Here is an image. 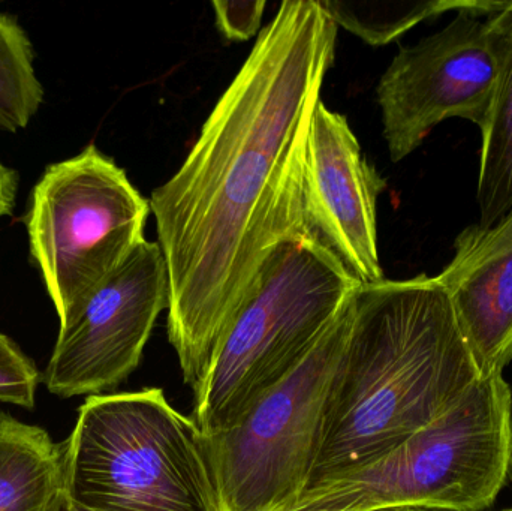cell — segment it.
<instances>
[{
  "instance_id": "cell-1",
  "label": "cell",
  "mask_w": 512,
  "mask_h": 511,
  "mask_svg": "<svg viewBox=\"0 0 512 511\" xmlns=\"http://www.w3.org/2000/svg\"><path fill=\"white\" fill-rule=\"evenodd\" d=\"M336 36L319 0L283 2L182 167L150 195L168 339L194 392L271 249L306 234L304 149Z\"/></svg>"
},
{
  "instance_id": "cell-2",
  "label": "cell",
  "mask_w": 512,
  "mask_h": 511,
  "mask_svg": "<svg viewBox=\"0 0 512 511\" xmlns=\"http://www.w3.org/2000/svg\"><path fill=\"white\" fill-rule=\"evenodd\" d=\"M481 378L436 276L360 285L306 491L393 452Z\"/></svg>"
},
{
  "instance_id": "cell-3",
  "label": "cell",
  "mask_w": 512,
  "mask_h": 511,
  "mask_svg": "<svg viewBox=\"0 0 512 511\" xmlns=\"http://www.w3.org/2000/svg\"><path fill=\"white\" fill-rule=\"evenodd\" d=\"M360 285L306 234L274 246L194 392L201 432L236 425L300 368Z\"/></svg>"
},
{
  "instance_id": "cell-4",
  "label": "cell",
  "mask_w": 512,
  "mask_h": 511,
  "mask_svg": "<svg viewBox=\"0 0 512 511\" xmlns=\"http://www.w3.org/2000/svg\"><path fill=\"white\" fill-rule=\"evenodd\" d=\"M63 447V491L90 511H221L203 432L162 389L90 396Z\"/></svg>"
},
{
  "instance_id": "cell-5",
  "label": "cell",
  "mask_w": 512,
  "mask_h": 511,
  "mask_svg": "<svg viewBox=\"0 0 512 511\" xmlns=\"http://www.w3.org/2000/svg\"><path fill=\"white\" fill-rule=\"evenodd\" d=\"M511 458V387L489 375L393 452L304 492L288 511H483L504 489Z\"/></svg>"
},
{
  "instance_id": "cell-6",
  "label": "cell",
  "mask_w": 512,
  "mask_h": 511,
  "mask_svg": "<svg viewBox=\"0 0 512 511\" xmlns=\"http://www.w3.org/2000/svg\"><path fill=\"white\" fill-rule=\"evenodd\" d=\"M150 213L126 171L95 144L45 168L24 222L59 324L146 240Z\"/></svg>"
},
{
  "instance_id": "cell-7",
  "label": "cell",
  "mask_w": 512,
  "mask_h": 511,
  "mask_svg": "<svg viewBox=\"0 0 512 511\" xmlns=\"http://www.w3.org/2000/svg\"><path fill=\"white\" fill-rule=\"evenodd\" d=\"M351 303L352 297L300 368L236 425L203 434L221 511H288L306 492Z\"/></svg>"
},
{
  "instance_id": "cell-8",
  "label": "cell",
  "mask_w": 512,
  "mask_h": 511,
  "mask_svg": "<svg viewBox=\"0 0 512 511\" xmlns=\"http://www.w3.org/2000/svg\"><path fill=\"white\" fill-rule=\"evenodd\" d=\"M484 0L432 35L403 47L379 80L384 138L391 161L411 155L444 120L459 117L484 128L502 69V36Z\"/></svg>"
},
{
  "instance_id": "cell-9",
  "label": "cell",
  "mask_w": 512,
  "mask_h": 511,
  "mask_svg": "<svg viewBox=\"0 0 512 511\" xmlns=\"http://www.w3.org/2000/svg\"><path fill=\"white\" fill-rule=\"evenodd\" d=\"M168 270L158 242L144 240L74 314L59 324L45 369L59 398L104 395L140 365L159 314L168 309Z\"/></svg>"
},
{
  "instance_id": "cell-10",
  "label": "cell",
  "mask_w": 512,
  "mask_h": 511,
  "mask_svg": "<svg viewBox=\"0 0 512 511\" xmlns=\"http://www.w3.org/2000/svg\"><path fill=\"white\" fill-rule=\"evenodd\" d=\"M385 189L346 117L319 101L304 149V233L361 285L385 279L378 249V198Z\"/></svg>"
},
{
  "instance_id": "cell-11",
  "label": "cell",
  "mask_w": 512,
  "mask_h": 511,
  "mask_svg": "<svg viewBox=\"0 0 512 511\" xmlns=\"http://www.w3.org/2000/svg\"><path fill=\"white\" fill-rule=\"evenodd\" d=\"M483 377L512 362V209L489 228H465L436 275Z\"/></svg>"
},
{
  "instance_id": "cell-12",
  "label": "cell",
  "mask_w": 512,
  "mask_h": 511,
  "mask_svg": "<svg viewBox=\"0 0 512 511\" xmlns=\"http://www.w3.org/2000/svg\"><path fill=\"white\" fill-rule=\"evenodd\" d=\"M62 492V444L0 411V511H48Z\"/></svg>"
},
{
  "instance_id": "cell-13",
  "label": "cell",
  "mask_w": 512,
  "mask_h": 511,
  "mask_svg": "<svg viewBox=\"0 0 512 511\" xmlns=\"http://www.w3.org/2000/svg\"><path fill=\"white\" fill-rule=\"evenodd\" d=\"M492 15L502 36L498 92L481 129L478 168V227L489 228L512 209V0H492Z\"/></svg>"
},
{
  "instance_id": "cell-14",
  "label": "cell",
  "mask_w": 512,
  "mask_h": 511,
  "mask_svg": "<svg viewBox=\"0 0 512 511\" xmlns=\"http://www.w3.org/2000/svg\"><path fill=\"white\" fill-rule=\"evenodd\" d=\"M328 17L372 45L399 38L421 21L460 11L469 0H319Z\"/></svg>"
},
{
  "instance_id": "cell-15",
  "label": "cell",
  "mask_w": 512,
  "mask_h": 511,
  "mask_svg": "<svg viewBox=\"0 0 512 511\" xmlns=\"http://www.w3.org/2000/svg\"><path fill=\"white\" fill-rule=\"evenodd\" d=\"M42 101L32 42L12 15L0 11V129L26 128Z\"/></svg>"
},
{
  "instance_id": "cell-16",
  "label": "cell",
  "mask_w": 512,
  "mask_h": 511,
  "mask_svg": "<svg viewBox=\"0 0 512 511\" xmlns=\"http://www.w3.org/2000/svg\"><path fill=\"white\" fill-rule=\"evenodd\" d=\"M41 380L35 363L0 332V402L33 410Z\"/></svg>"
},
{
  "instance_id": "cell-17",
  "label": "cell",
  "mask_w": 512,
  "mask_h": 511,
  "mask_svg": "<svg viewBox=\"0 0 512 511\" xmlns=\"http://www.w3.org/2000/svg\"><path fill=\"white\" fill-rule=\"evenodd\" d=\"M212 6L215 9L216 26L219 32L230 41H246L258 32L267 3L264 0H242V2L216 0Z\"/></svg>"
},
{
  "instance_id": "cell-18",
  "label": "cell",
  "mask_w": 512,
  "mask_h": 511,
  "mask_svg": "<svg viewBox=\"0 0 512 511\" xmlns=\"http://www.w3.org/2000/svg\"><path fill=\"white\" fill-rule=\"evenodd\" d=\"M18 174L0 159V219L12 215L17 201Z\"/></svg>"
},
{
  "instance_id": "cell-19",
  "label": "cell",
  "mask_w": 512,
  "mask_h": 511,
  "mask_svg": "<svg viewBox=\"0 0 512 511\" xmlns=\"http://www.w3.org/2000/svg\"><path fill=\"white\" fill-rule=\"evenodd\" d=\"M48 511H90L84 509V507L78 506L77 503L71 500L68 495L65 494V491L57 497V500L54 501L53 506Z\"/></svg>"
},
{
  "instance_id": "cell-20",
  "label": "cell",
  "mask_w": 512,
  "mask_h": 511,
  "mask_svg": "<svg viewBox=\"0 0 512 511\" xmlns=\"http://www.w3.org/2000/svg\"><path fill=\"white\" fill-rule=\"evenodd\" d=\"M370 511H426L421 509H405V507H400V509H378V510H370Z\"/></svg>"
},
{
  "instance_id": "cell-21",
  "label": "cell",
  "mask_w": 512,
  "mask_h": 511,
  "mask_svg": "<svg viewBox=\"0 0 512 511\" xmlns=\"http://www.w3.org/2000/svg\"><path fill=\"white\" fill-rule=\"evenodd\" d=\"M508 480H510L511 486H512V458H511V464H510V473H508Z\"/></svg>"
},
{
  "instance_id": "cell-22",
  "label": "cell",
  "mask_w": 512,
  "mask_h": 511,
  "mask_svg": "<svg viewBox=\"0 0 512 511\" xmlns=\"http://www.w3.org/2000/svg\"><path fill=\"white\" fill-rule=\"evenodd\" d=\"M502 511H512V509L502 510Z\"/></svg>"
},
{
  "instance_id": "cell-23",
  "label": "cell",
  "mask_w": 512,
  "mask_h": 511,
  "mask_svg": "<svg viewBox=\"0 0 512 511\" xmlns=\"http://www.w3.org/2000/svg\"><path fill=\"white\" fill-rule=\"evenodd\" d=\"M343 511H354V510H343Z\"/></svg>"
}]
</instances>
